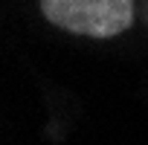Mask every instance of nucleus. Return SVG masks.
I'll list each match as a JSON object with an SVG mask.
<instances>
[{
  "label": "nucleus",
  "instance_id": "nucleus-1",
  "mask_svg": "<svg viewBox=\"0 0 148 145\" xmlns=\"http://www.w3.org/2000/svg\"><path fill=\"white\" fill-rule=\"evenodd\" d=\"M49 23L87 38H116L134 23V0H38Z\"/></svg>",
  "mask_w": 148,
  "mask_h": 145
}]
</instances>
